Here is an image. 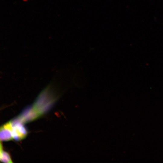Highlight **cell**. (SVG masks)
Returning a JSON list of instances; mask_svg holds the SVG:
<instances>
[{
  "instance_id": "6da1fadb",
  "label": "cell",
  "mask_w": 163,
  "mask_h": 163,
  "mask_svg": "<svg viewBox=\"0 0 163 163\" xmlns=\"http://www.w3.org/2000/svg\"><path fill=\"white\" fill-rule=\"evenodd\" d=\"M46 89L40 94L32 105L41 116L48 111L56 100V97L50 94Z\"/></svg>"
},
{
  "instance_id": "7a4b0ae2",
  "label": "cell",
  "mask_w": 163,
  "mask_h": 163,
  "mask_svg": "<svg viewBox=\"0 0 163 163\" xmlns=\"http://www.w3.org/2000/svg\"><path fill=\"white\" fill-rule=\"evenodd\" d=\"M13 139L19 141L24 138L27 134V131L23 123L18 117L11 121Z\"/></svg>"
},
{
  "instance_id": "3957f363",
  "label": "cell",
  "mask_w": 163,
  "mask_h": 163,
  "mask_svg": "<svg viewBox=\"0 0 163 163\" xmlns=\"http://www.w3.org/2000/svg\"><path fill=\"white\" fill-rule=\"evenodd\" d=\"M40 116V115L31 106L26 108L18 117L24 123L34 120Z\"/></svg>"
},
{
  "instance_id": "277c9868",
  "label": "cell",
  "mask_w": 163,
  "mask_h": 163,
  "mask_svg": "<svg viewBox=\"0 0 163 163\" xmlns=\"http://www.w3.org/2000/svg\"><path fill=\"white\" fill-rule=\"evenodd\" d=\"M0 139L7 141L13 139L12 132V126L10 121L3 125L0 128Z\"/></svg>"
},
{
  "instance_id": "5b68a950",
  "label": "cell",
  "mask_w": 163,
  "mask_h": 163,
  "mask_svg": "<svg viewBox=\"0 0 163 163\" xmlns=\"http://www.w3.org/2000/svg\"><path fill=\"white\" fill-rule=\"evenodd\" d=\"M0 160L4 163H11L12 160L9 154L7 152L3 150L1 145Z\"/></svg>"
}]
</instances>
